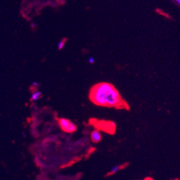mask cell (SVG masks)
<instances>
[{"mask_svg":"<svg viewBox=\"0 0 180 180\" xmlns=\"http://www.w3.org/2000/svg\"><path fill=\"white\" fill-rule=\"evenodd\" d=\"M42 96H43V93H42L40 91H39V90H37V91L34 92L32 94V96H31V101H37V100L40 99Z\"/></svg>","mask_w":180,"mask_h":180,"instance_id":"4","label":"cell"},{"mask_svg":"<svg viewBox=\"0 0 180 180\" xmlns=\"http://www.w3.org/2000/svg\"><path fill=\"white\" fill-rule=\"evenodd\" d=\"M177 2H178V3H179V4H180V0H177Z\"/></svg>","mask_w":180,"mask_h":180,"instance_id":"9","label":"cell"},{"mask_svg":"<svg viewBox=\"0 0 180 180\" xmlns=\"http://www.w3.org/2000/svg\"><path fill=\"white\" fill-rule=\"evenodd\" d=\"M119 170V167H117V166H115V167H114L112 168V170H111V174H114V173H116V172H117L118 170Z\"/></svg>","mask_w":180,"mask_h":180,"instance_id":"6","label":"cell"},{"mask_svg":"<svg viewBox=\"0 0 180 180\" xmlns=\"http://www.w3.org/2000/svg\"><path fill=\"white\" fill-rule=\"evenodd\" d=\"M32 85H33V86L37 87L38 85H39V83H38L37 82H32Z\"/></svg>","mask_w":180,"mask_h":180,"instance_id":"8","label":"cell"},{"mask_svg":"<svg viewBox=\"0 0 180 180\" xmlns=\"http://www.w3.org/2000/svg\"><path fill=\"white\" fill-rule=\"evenodd\" d=\"M90 99L93 103L101 106L121 107L123 105L119 91L108 83H101L93 87Z\"/></svg>","mask_w":180,"mask_h":180,"instance_id":"1","label":"cell"},{"mask_svg":"<svg viewBox=\"0 0 180 180\" xmlns=\"http://www.w3.org/2000/svg\"><path fill=\"white\" fill-rule=\"evenodd\" d=\"M88 63H90V64H93V63H95V59H94V58H92V57L89 58V59H88Z\"/></svg>","mask_w":180,"mask_h":180,"instance_id":"7","label":"cell"},{"mask_svg":"<svg viewBox=\"0 0 180 180\" xmlns=\"http://www.w3.org/2000/svg\"><path fill=\"white\" fill-rule=\"evenodd\" d=\"M64 46H65V40L60 41L59 43H58V49L59 50H61L62 49L64 48Z\"/></svg>","mask_w":180,"mask_h":180,"instance_id":"5","label":"cell"},{"mask_svg":"<svg viewBox=\"0 0 180 180\" xmlns=\"http://www.w3.org/2000/svg\"><path fill=\"white\" fill-rule=\"evenodd\" d=\"M58 123L62 130L66 133H73L77 129L75 123L67 119H60L58 120Z\"/></svg>","mask_w":180,"mask_h":180,"instance_id":"2","label":"cell"},{"mask_svg":"<svg viewBox=\"0 0 180 180\" xmlns=\"http://www.w3.org/2000/svg\"><path fill=\"white\" fill-rule=\"evenodd\" d=\"M90 139L93 143H99L101 141L102 136H101V132L99 130L93 131L90 134Z\"/></svg>","mask_w":180,"mask_h":180,"instance_id":"3","label":"cell"}]
</instances>
